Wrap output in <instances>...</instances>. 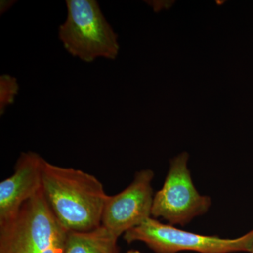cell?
Returning a JSON list of instances; mask_svg holds the SVG:
<instances>
[{"label": "cell", "mask_w": 253, "mask_h": 253, "mask_svg": "<svg viewBox=\"0 0 253 253\" xmlns=\"http://www.w3.org/2000/svg\"><path fill=\"white\" fill-rule=\"evenodd\" d=\"M126 253H141L139 251H136V250H129Z\"/></svg>", "instance_id": "obj_11"}, {"label": "cell", "mask_w": 253, "mask_h": 253, "mask_svg": "<svg viewBox=\"0 0 253 253\" xmlns=\"http://www.w3.org/2000/svg\"><path fill=\"white\" fill-rule=\"evenodd\" d=\"M0 2H1L0 3V14H2L11 9L16 1H11V0H3V1L1 0Z\"/></svg>", "instance_id": "obj_10"}, {"label": "cell", "mask_w": 253, "mask_h": 253, "mask_svg": "<svg viewBox=\"0 0 253 253\" xmlns=\"http://www.w3.org/2000/svg\"><path fill=\"white\" fill-rule=\"evenodd\" d=\"M45 160L33 151L23 152L12 175L0 183V225L17 214L23 204L42 190Z\"/></svg>", "instance_id": "obj_7"}, {"label": "cell", "mask_w": 253, "mask_h": 253, "mask_svg": "<svg viewBox=\"0 0 253 253\" xmlns=\"http://www.w3.org/2000/svg\"><path fill=\"white\" fill-rule=\"evenodd\" d=\"M127 243L141 241L155 253H176L194 251L199 253H231L253 251V230L234 239H221L188 232L164 224L152 217L126 231Z\"/></svg>", "instance_id": "obj_4"}, {"label": "cell", "mask_w": 253, "mask_h": 253, "mask_svg": "<svg viewBox=\"0 0 253 253\" xmlns=\"http://www.w3.org/2000/svg\"><path fill=\"white\" fill-rule=\"evenodd\" d=\"M118 239L102 225L84 232L68 231L64 253H119Z\"/></svg>", "instance_id": "obj_8"}, {"label": "cell", "mask_w": 253, "mask_h": 253, "mask_svg": "<svg viewBox=\"0 0 253 253\" xmlns=\"http://www.w3.org/2000/svg\"><path fill=\"white\" fill-rule=\"evenodd\" d=\"M154 173L150 169L137 172L132 182L119 194L108 196L101 225L119 238L151 217Z\"/></svg>", "instance_id": "obj_6"}, {"label": "cell", "mask_w": 253, "mask_h": 253, "mask_svg": "<svg viewBox=\"0 0 253 253\" xmlns=\"http://www.w3.org/2000/svg\"><path fill=\"white\" fill-rule=\"evenodd\" d=\"M42 191L53 214L68 231L84 232L101 225L109 195L96 176L45 161Z\"/></svg>", "instance_id": "obj_1"}, {"label": "cell", "mask_w": 253, "mask_h": 253, "mask_svg": "<svg viewBox=\"0 0 253 253\" xmlns=\"http://www.w3.org/2000/svg\"><path fill=\"white\" fill-rule=\"evenodd\" d=\"M19 85L16 78L10 75H2L0 77V114L14 103Z\"/></svg>", "instance_id": "obj_9"}, {"label": "cell", "mask_w": 253, "mask_h": 253, "mask_svg": "<svg viewBox=\"0 0 253 253\" xmlns=\"http://www.w3.org/2000/svg\"><path fill=\"white\" fill-rule=\"evenodd\" d=\"M252 253H253V252H252Z\"/></svg>", "instance_id": "obj_12"}, {"label": "cell", "mask_w": 253, "mask_h": 253, "mask_svg": "<svg viewBox=\"0 0 253 253\" xmlns=\"http://www.w3.org/2000/svg\"><path fill=\"white\" fill-rule=\"evenodd\" d=\"M67 17L59 38L70 54L86 63L98 58L114 60L119 52L118 36L94 0H67Z\"/></svg>", "instance_id": "obj_3"}, {"label": "cell", "mask_w": 253, "mask_h": 253, "mask_svg": "<svg viewBox=\"0 0 253 253\" xmlns=\"http://www.w3.org/2000/svg\"><path fill=\"white\" fill-rule=\"evenodd\" d=\"M68 232L41 190L0 225V253H64Z\"/></svg>", "instance_id": "obj_2"}, {"label": "cell", "mask_w": 253, "mask_h": 253, "mask_svg": "<svg viewBox=\"0 0 253 253\" xmlns=\"http://www.w3.org/2000/svg\"><path fill=\"white\" fill-rule=\"evenodd\" d=\"M188 160L186 152L173 158L162 189L154 195L151 216L163 218L172 225H185L205 214L211 206V199L195 187Z\"/></svg>", "instance_id": "obj_5"}]
</instances>
